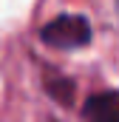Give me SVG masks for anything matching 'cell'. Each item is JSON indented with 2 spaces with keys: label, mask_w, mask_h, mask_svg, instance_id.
Returning <instances> with one entry per match:
<instances>
[{
  "label": "cell",
  "mask_w": 119,
  "mask_h": 122,
  "mask_svg": "<svg viewBox=\"0 0 119 122\" xmlns=\"http://www.w3.org/2000/svg\"><path fill=\"white\" fill-rule=\"evenodd\" d=\"M91 37H94L91 23L82 14H60L40 29V40L51 48H62V51L85 48L91 43Z\"/></svg>",
  "instance_id": "obj_1"
},
{
  "label": "cell",
  "mask_w": 119,
  "mask_h": 122,
  "mask_svg": "<svg viewBox=\"0 0 119 122\" xmlns=\"http://www.w3.org/2000/svg\"><path fill=\"white\" fill-rule=\"evenodd\" d=\"M85 122H119V91H99L91 94L82 105Z\"/></svg>",
  "instance_id": "obj_2"
},
{
  "label": "cell",
  "mask_w": 119,
  "mask_h": 122,
  "mask_svg": "<svg viewBox=\"0 0 119 122\" xmlns=\"http://www.w3.org/2000/svg\"><path fill=\"white\" fill-rule=\"evenodd\" d=\"M45 91L60 105H71L74 102V82L68 77H45Z\"/></svg>",
  "instance_id": "obj_3"
},
{
  "label": "cell",
  "mask_w": 119,
  "mask_h": 122,
  "mask_svg": "<svg viewBox=\"0 0 119 122\" xmlns=\"http://www.w3.org/2000/svg\"><path fill=\"white\" fill-rule=\"evenodd\" d=\"M116 14H119V0H116Z\"/></svg>",
  "instance_id": "obj_4"
}]
</instances>
